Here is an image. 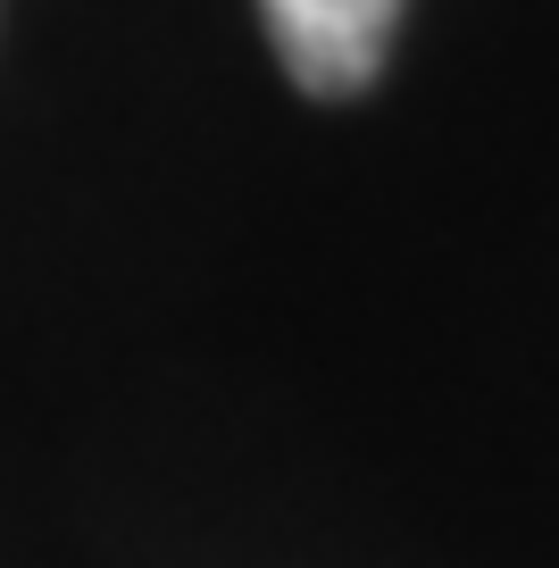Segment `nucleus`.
Instances as JSON below:
<instances>
[{
  "instance_id": "nucleus-1",
  "label": "nucleus",
  "mask_w": 559,
  "mask_h": 568,
  "mask_svg": "<svg viewBox=\"0 0 559 568\" xmlns=\"http://www.w3.org/2000/svg\"><path fill=\"white\" fill-rule=\"evenodd\" d=\"M260 9H267V34H276L293 84L317 92V101H343L385 68L409 0H260Z\"/></svg>"
}]
</instances>
